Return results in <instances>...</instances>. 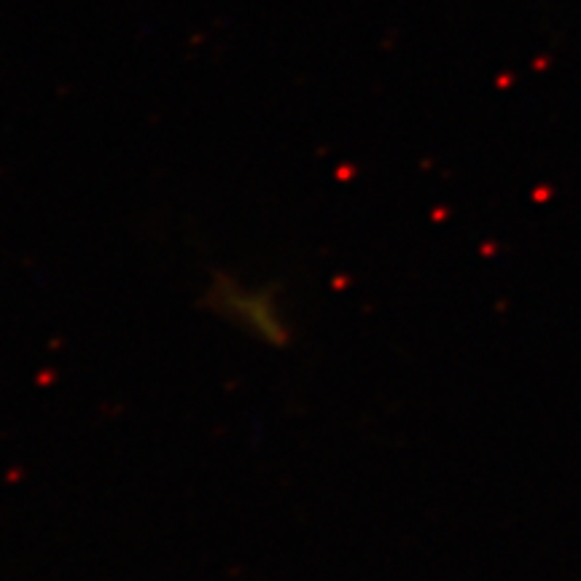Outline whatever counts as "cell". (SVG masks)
I'll return each instance as SVG.
<instances>
[{"mask_svg":"<svg viewBox=\"0 0 581 581\" xmlns=\"http://www.w3.org/2000/svg\"><path fill=\"white\" fill-rule=\"evenodd\" d=\"M204 304L221 321L231 323L237 331L261 345L286 348L291 342V323L286 318L283 302L269 286H250L240 277L215 275L207 286Z\"/></svg>","mask_w":581,"mask_h":581,"instance_id":"1","label":"cell"}]
</instances>
